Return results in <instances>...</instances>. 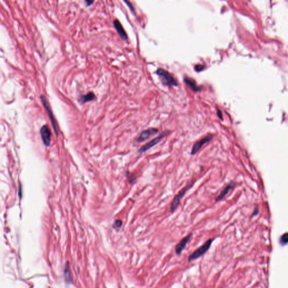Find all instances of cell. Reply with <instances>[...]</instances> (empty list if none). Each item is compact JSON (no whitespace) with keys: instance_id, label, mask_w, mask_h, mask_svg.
<instances>
[{"instance_id":"6da1fadb","label":"cell","mask_w":288,"mask_h":288,"mask_svg":"<svg viewBox=\"0 0 288 288\" xmlns=\"http://www.w3.org/2000/svg\"><path fill=\"white\" fill-rule=\"evenodd\" d=\"M156 75H158L162 82V84L165 86H176L177 82L168 71L163 68H159L156 71Z\"/></svg>"},{"instance_id":"7a4b0ae2","label":"cell","mask_w":288,"mask_h":288,"mask_svg":"<svg viewBox=\"0 0 288 288\" xmlns=\"http://www.w3.org/2000/svg\"><path fill=\"white\" fill-rule=\"evenodd\" d=\"M194 184V181H192L191 182V183L188 184L185 187L179 191L178 194L175 196L173 201H172L171 206H170V212L171 213H173L175 210L177 209V208L178 207L182 199L184 197L185 195L186 194L188 190L190 189Z\"/></svg>"},{"instance_id":"3957f363","label":"cell","mask_w":288,"mask_h":288,"mask_svg":"<svg viewBox=\"0 0 288 288\" xmlns=\"http://www.w3.org/2000/svg\"><path fill=\"white\" fill-rule=\"evenodd\" d=\"M213 241V239H209L207 241H206L203 245L200 246L199 248H197L196 250H195L194 252L191 253V254L189 256L188 261L191 262L192 261L197 259L203 256L204 253L207 252L208 250L209 249Z\"/></svg>"},{"instance_id":"277c9868","label":"cell","mask_w":288,"mask_h":288,"mask_svg":"<svg viewBox=\"0 0 288 288\" xmlns=\"http://www.w3.org/2000/svg\"><path fill=\"white\" fill-rule=\"evenodd\" d=\"M169 133V131H165L164 132H163L159 135L158 136H157L156 138L153 139L152 140L150 141H149V143H146V144H145L140 149H139V152L140 153H143V152H146L148 150L152 148L153 146L157 145L158 143H160L164 137H165L168 133Z\"/></svg>"},{"instance_id":"5b68a950","label":"cell","mask_w":288,"mask_h":288,"mask_svg":"<svg viewBox=\"0 0 288 288\" xmlns=\"http://www.w3.org/2000/svg\"><path fill=\"white\" fill-rule=\"evenodd\" d=\"M212 139H213V135L209 134L204 137L203 138H202L201 139L197 141L192 147L191 152V155L194 156L195 154H196L200 150V149L202 148L203 146L205 145V144L210 142Z\"/></svg>"},{"instance_id":"8992f818","label":"cell","mask_w":288,"mask_h":288,"mask_svg":"<svg viewBox=\"0 0 288 288\" xmlns=\"http://www.w3.org/2000/svg\"><path fill=\"white\" fill-rule=\"evenodd\" d=\"M41 136L42 137V141L44 144L47 146H49L51 143V133L49 127L45 125L42 127L40 131Z\"/></svg>"},{"instance_id":"52a82bcc","label":"cell","mask_w":288,"mask_h":288,"mask_svg":"<svg viewBox=\"0 0 288 288\" xmlns=\"http://www.w3.org/2000/svg\"><path fill=\"white\" fill-rule=\"evenodd\" d=\"M193 233H190L188 234L187 236L184 237L177 244L175 247V252L177 255H180L182 252L184 250L185 247L186 246L189 241L191 239Z\"/></svg>"},{"instance_id":"ba28073f","label":"cell","mask_w":288,"mask_h":288,"mask_svg":"<svg viewBox=\"0 0 288 288\" xmlns=\"http://www.w3.org/2000/svg\"><path fill=\"white\" fill-rule=\"evenodd\" d=\"M235 185H236V183L235 182H231L223 188V189L221 191L220 193L215 197V201L217 202L223 199V198L226 196V195L235 187Z\"/></svg>"},{"instance_id":"9c48e42d","label":"cell","mask_w":288,"mask_h":288,"mask_svg":"<svg viewBox=\"0 0 288 288\" xmlns=\"http://www.w3.org/2000/svg\"><path fill=\"white\" fill-rule=\"evenodd\" d=\"M158 132V130L154 128H151L148 130H144L141 133L137 141L139 143L143 142L145 141L146 140L148 139L150 136L156 135Z\"/></svg>"},{"instance_id":"30bf717a","label":"cell","mask_w":288,"mask_h":288,"mask_svg":"<svg viewBox=\"0 0 288 288\" xmlns=\"http://www.w3.org/2000/svg\"><path fill=\"white\" fill-rule=\"evenodd\" d=\"M113 24L114 28L116 29L117 33L119 34L120 37L123 40H125V41L127 40L128 39L127 34L125 30L123 28L122 25L121 24V23H120V21L117 19L114 20Z\"/></svg>"},{"instance_id":"8fae6325","label":"cell","mask_w":288,"mask_h":288,"mask_svg":"<svg viewBox=\"0 0 288 288\" xmlns=\"http://www.w3.org/2000/svg\"><path fill=\"white\" fill-rule=\"evenodd\" d=\"M41 97H42V101H43V105H44V106L45 107V108L46 109L47 111L48 114H49V117H50V120H51V123H52L53 128H54V129L55 130L56 133L58 135V131H57V128H56V122H55V119H54V117L53 116L52 112H51V109H50V107H49L48 103L47 102V101L46 100L45 98L44 97H43V96H42Z\"/></svg>"},{"instance_id":"7c38bea8","label":"cell","mask_w":288,"mask_h":288,"mask_svg":"<svg viewBox=\"0 0 288 288\" xmlns=\"http://www.w3.org/2000/svg\"><path fill=\"white\" fill-rule=\"evenodd\" d=\"M185 82L194 91H198L201 90V87L197 86L195 81L190 78L185 77L184 78Z\"/></svg>"},{"instance_id":"4fadbf2b","label":"cell","mask_w":288,"mask_h":288,"mask_svg":"<svg viewBox=\"0 0 288 288\" xmlns=\"http://www.w3.org/2000/svg\"><path fill=\"white\" fill-rule=\"evenodd\" d=\"M95 98H96V96H95L94 92H90L89 93L86 94V95L82 96L79 99V101L81 102V103H85L86 102L94 100Z\"/></svg>"},{"instance_id":"5bb4252c","label":"cell","mask_w":288,"mask_h":288,"mask_svg":"<svg viewBox=\"0 0 288 288\" xmlns=\"http://www.w3.org/2000/svg\"><path fill=\"white\" fill-rule=\"evenodd\" d=\"M288 235L287 233H284L282 235V236L280 238V244L284 246L286 245L288 243Z\"/></svg>"},{"instance_id":"9a60e30c","label":"cell","mask_w":288,"mask_h":288,"mask_svg":"<svg viewBox=\"0 0 288 288\" xmlns=\"http://www.w3.org/2000/svg\"><path fill=\"white\" fill-rule=\"evenodd\" d=\"M122 225V221L118 220L115 221L114 223L113 227L114 229H120V227Z\"/></svg>"},{"instance_id":"2e32d148","label":"cell","mask_w":288,"mask_h":288,"mask_svg":"<svg viewBox=\"0 0 288 288\" xmlns=\"http://www.w3.org/2000/svg\"><path fill=\"white\" fill-rule=\"evenodd\" d=\"M124 2L125 3H126L128 6L130 7V9H131V10L132 12H133L134 13H135V9H134V7H133V6L132 5V4L130 3V2H129V1H124Z\"/></svg>"},{"instance_id":"e0dca14e","label":"cell","mask_w":288,"mask_h":288,"mask_svg":"<svg viewBox=\"0 0 288 288\" xmlns=\"http://www.w3.org/2000/svg\"><path fill=\"white\" fill-rule=\"evenodd\" d=\"M195 71H201L204 69V67L201 64H198L195 66Z\"/></svg>"},{"instance_id":"ac0fdd59","label":"cell","mask_w":288,"mask_h":288,"mask_svg":"<svg viewBox=\"0 0 288 288\" xmlns=\"http://www.w3.org/2000/svg\"><path fill=\"white\" fill-rule=\"evenodd\" d=\"M259 212V209H258V208H256L254 210V212H253L252 216H256L257 214Z\"/></svg>"},{"instance_id":"d6986e66","label":"cell","mask_w":288,"mask_h":288,"mask_svg":"<svg viewBox=\"0 0 288 288\" xmlns=\"http://www.w3.org/2000/svg\"><path fill=\"white\" fill-rule=\"evenodd\" d=\"M217 115H218V117H219L220 119H221V120L223 119V118H222V112H221L220 110H218V112H217Z\"/></svg>"},{"instance_id":"ffe728a7","label":"cell","mask_w":288,"mask_h":288,"mask_svg":"<svg viewBox=\"0 0 288 288\" xmlns=\"http://www.w3.org/2000/svg\"><path fill=\"white\" fill-rule=\"evenodd\" d=\"M86 2L87 6H90L92 3H94V1H86Z\"/></svg>"}]
</instances>
